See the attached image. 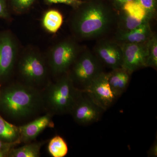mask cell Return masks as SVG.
I'll list each match as a JSON object with an SVG mask.
<instances>
[{
  "label": "cell",
  "mask_w": 157,
  "mask_h": 157,
  "mask_svg": "<svg viewBox=\"0 0 157 157\" xmlns=\"http://www.w3.org/2000/svg\"><path fill=\"white\" fill-rule=\"evenodd\" d=\"M117 14L101 4L92 3L81 7L70 21L74 36L82 40L101 38L117 24Z\"/></svg>",
  "instance_id": "1"
},
{
  "label": "cell",
  "mask_w": 157,
  "mask_h": 157,
  "mask_svg": "<svg viewBox=\"0 0 157 157\" xmlns=\"http://www.w3.org/2000/svg\"><path fill=\"white\" fill-rule=\"evenodd\" d=\"M0 101L3 109L14 121L31 117L44 108L41 90L22 82L14 83L6 88Z\"/></svg>",
  "instance_id": "2"
},
{
  "label": "cell",
  "mask_w": 157,
  "mask_h": 157,
  "mask_svg": "<svg viewBox=\"0 0 157 157\" xmlns=\"http://www.w3.org/2000/svg\"><path fill=\"white\" fill-rule=\"evenodd\" d=\"M43 93L44 108L52 114L70 113L83 92L75 87L67 73L57 81L48 83Z\"/></svg>",
  "instance_id": "3"
},
{
  "label": "cell",
  "mask_w": 157,
  "mask_h": 157,
  "mask_svg": "<svg viewBox=\"0 0 157 157\" xmlns=\"http://www.w3.org/2000/svg\"><path fill=\"white\" fill-rule=\"evenodd\" d=\"M48 66L47 62L38 52L31 51L25 53L17 66L22 83L39 89L46 81Z\"/></svg>",
  "instance_id": "4"
},
{
  "label": "cell",
  "mask_w": 157,
  "mask_h": 157,
  "mask_svg": "<svg viewBox=\"0 0 157 157\" xmlns=\"http://www.w3.org/2000/svg\"><path fill=\"white\" fill-rule=\"evenodd\" d=\"M81 52L76 42L67 39L55 45L48 54V67L55 76L67 73Z\"/></svg>",
  "instance_id": "5"
},
{
  "label": "cell",
  "mask_w": 157,
  "mask_h": 157,
  "mask_svg": "<svg viewBox=\"0 0 157 157\" xmlns=\"http://www.w3.org/2000/svg\"><path fill=\"white\" fill-rule=\"evenodd\" d=\"M72 66L69 75L74 83L81 85L83 88L103 72L101 61L89 49L80 52Z\"/></svg>",
  "instance_id": "6"
},
{
  "label": "cell",
  "mask_w": 157,
  "mask_h": 157,
  "mask_svg": "<svg viewBox=\"0 0 157 157\" xmlns=\"http://www.w3.org/2000/svg\"><path fill=\"white\" fill-rule=\"evenodd\" d=\"M82 90L103 110H107L117 98L108 82V74L104 72Z\"/></svg>",
  "instance_id": "7"
},
{
  "label": "cell",
  "mask_w": 157,
  "mask_h": 157,
  "mask_svg": "<svg viewBox=\"0 0 157 157\" xmlns=\"http://www.w3.org/2000/svg\"><path fill=\"white\" fill-rule=\"evenodd\" d=\"M147 41L139 44H120L123 52L122 68L132 74L138 69L146 67Z\"/></svg>",
  "instance_id": "8"
},
{
  "label": "cell",
  "mask_w": 157,
  "mask_h": 157,
  "mask_svg": "<svg viewBox=\"0 0 157 157\" xmlns=\"http://www.w3.org/2000/svg\"><path fill=\"white\" fill-rule=\"evenodd\" d=\"M95 55L99 60L113 70L122 68L123 52L120 44L114 40H100L95 46Z\"/></svg>",
  "instance_id": "9"
},
{
  "label": "cell",
  "mask_w": 157,
  "mask_h": 157,
  "mask_svg": "<svg viewBox=\"0 0 157 157\" xmlns=\"http://www.w3.org/2000/svg\"><path fill=\"white\" fill-rule=\"evenodd\" d=\"M17 43L11 34L0 35V78L11 74L17 60Z\"/></svg>",
  "instance_id": "10"
},
{
  "label": "cell",
  "mask_w": 157,
  "mask_h": 157,
  "mask_svg": "<svg viewBox=\"0 0 157 157\" xmlns=\"http://www.w3.org/2000/svg\"><path fill=\"white\" fill-rule=\"evenodd\" d=\"M101 109L87 95L81 96L74 105L70 114L77 124L86 125L96 122L101 117Z\"/></svg>",
  "instance_id": "11"
},
{
  "label": "cell",
  "mask_w": 157,
  "mask_h": 157,
  "mask_svg": "<svg viewBox=\"0 0 157 157\" xmlns=\"http://www.w3.org/2000/svg\"><path fill=\"white\" fill-rule=\"evenodd\" d=\"M52 114L47 113L29 123L18 127L19 137L17 144L28 143L35 140L38 135L48 128H53Z\"/></svg>",
  "instance_id": "12"
},
{
  "label": "cell",
  "mask_w": 157,
  "mask_h": 157,
  "mask_svg": "<svg viewBox=\"0 0 157 157\" xmlns=\"http://www.w3.org/2000/svg\"><path fill=\"white\" fill-rule=\"evenodd\" d=\"M153 34L149 21H146L131 30L117 31L114 41L120 44L143 43L147 42Z\"/></svg>",
  "instance_id": "13"
},
{
  "label": "cell",
  "mask_w": 157,
  "mask_h": 157,
  "mask_svg": "<svg viewBox=\"0 0 157 157\" xmlns=\"http://www.w3.org/2000/svg\"><path fill=\"white\" fill-rule=\"evenodd\" d=\"M107 74L110 87L117 98L126 90L131 74L124 68H121L113 70Z\"/></svg>",
  "instance_id": "14"
},
{
  "label": "cell",
  "mask_w": 157,
  "mask_h": 157,
  "mask_svg": "<svg viewBox=\"0 0 157 157\" xmlns=\"http://www.w3.org/2000/svg\"><path fill=\"white\" fill-rule=\"evenodd\" d=\"M63 21V15L59 11L52 9L46 11L42 18L43 27L49 33H55L59 29Z\"/></svg>",
  "instance_id": "15"
},
{
  "label": "cell",
  "mask_w": 157,
  "mask_h": 157,
  "mask_svg": "<svg viewBox=\"0 0 157 157\" xmlns=\"http://www.w3.org/2000/svg\"><path fill=\"white\" fill-rule=\"evenodd\" d=\"M45 143L43 141L25 143L23 146L11 150L9 155L11 157H39L41 147Z\"/></svg>",
  "instance_id": "16"
},
{
  "label": "cell",
  "mask_w": 157,
  "mask_h": 157,
  "mask_svg": "<svg viewBox=\"0 0 157 157\" xmlns=\"http://www.w3.org/2000/svg\"><path fill=\"white\" fill-rule=\"evenodd\" d=\"M19 137L18 127L5 120L0 115V139L7 143H17Z\"/></svg>",
  "instance_id": "17"
},
{
  "label": "cell",
  "mask_w": 157,
  "mask_h": 157,
  "mask_svg": "<svg viewBox=\"0 0 157 157\" xmlns=\"http://www.w3.org/2000/svg\"><path fill=\"white\" fill-rule=\"evenodd\" d=\"M122 11L131 17L136 19L149 21L147 14L143 6L136 0L130 1L124 4L121 8Z\"/></svg>",
  "instance_id": "18"
},
{
  "label": "cell",
  "mask_w": 157,
  "mask_h": 157,
  "mask_svg": "<svg viewBox=\"0 0 157 157\" xmlns=\"http://www.w3.org/2000/svg\"><path fill=\"white\" fill-rule=\"evenodd\" d=\"M146 21L140 20L131 17L122 11L117 14V31L125 32L131 30L140 26L144 22Z\"/></svg>",
  "instance_id": "19"
},
{
  "label": "cell",
  "mask_w": 157,
  "mask_h": 157,
  "mask_svg": "<svg viewBox=\"0 0 157 157\" xmlns=\"http://www.w3.org/2000/svg\"><path fill=\"white\" fill-rule=\"evenodd\" d=\"M48 151L53 157H63L68 152L67 144L63 138L56 136L51 139L48 144Z\"/></svg>",
  "instance_id": "20"
},
{
  "label": "cell",
  "mask_w": 157,
  "mask_h": 157,
  "mask_svg": "<svg viewBox=\"0 0 157 157\" xmlns=\"http://www.w3.org/2000/svg\"><path fill=\"white\" fill-rule=\"evenodd\" d=\"M147 56L146 67L157 68V37L153 34L147 42Z\"/></svg>",
  "instance_id": "21"
},
{
  "label": "cell",
  "mask_w": 157,
  "mask_h": 157,
  "mask_svg": "<svg viewBox=\"0 0 157 157\" xmlns=\"http://www.w3.org/2000/svg\"><path fill=\"white\" fill-rule=\"evenodd\" d=\"M140 3L144 9L147 14V17L150 20L155 15L156 4L155 0H136Z\"/></svg>",
  "instance_id": "22"
},
{
  "label": "cell",
  "mask_w": 157,
  "mask_h": 157,
  "mask_svg": "<svg viewBox=\"0 0 157 157\" xmlns=\"http://www.w3.org/2000/svg\"><path fill=\"white\" fill-rule=\"evenodd\" d=\"M12 5L17 11H22L28 9L36 0H11Z\"/></svg>",
  "instance_id": "23"
},
{
  "label": "cell",
  "mask_w": 157,
  "mask_h": 157,
  "mask_svg": "<svg viewBox=\"0 0 157 157\" xmlns=\"http://www.w3.org/2000/svg\"><path fill=\"white\" fill-rule=\"evenodd\" d=\"M51 4H64L74 7H78L83 4V2L80 0H46Z\"/></svg>",
  "instance_id": "24"
},
{
  "label": "cell",
  "mask_w": 157,
  "mask_h": 157,
  "mask_svg": "<svg viewBox=\"0 0 157 157\" xmlns=\"http://www.w3.org/2000/svg\"><path fill=\"white\" fill-rule=\"evenodd\" d=\"M8 14L4 0H0V17H6Z\"/></svg>",
  "instance_id": "25"
},
{
  "label": "cell",
  "mask_w": 157,
  "mask_h": 157,
  "mask_svg": "<svg viewBox=\"0 0 157 157\" xmlns=\"http://www.w3.org/2000/svg\"><path fill=\"white\" fill-rule=\"evenodd\" d=\"M149 157H156L157 156V140L152 145L151 147L147 152Z\"/></svg>",
  "instance_id": "26"
},
{
  "label": "cell",
  "mask_w": 157,
  "mask_h": 157,
  "mask_svg": "<svg viewBox=\"0 0 157 157\" xmlns=\"http://www.w3.org/2000/svg\"><path fill=\"white\" fill-rule=\"evenodd\" d=\"M17 144L15 143H4L3 141L0 139V150L6 151L8 150L9 148H11L12 146H14Z\"/></svg>",
  "instance_id": "27"
},
{
  "label": "cell",
  "mask_w": 157,
  "mask_h": 157,
  "mask_svg": "<svg viewBox=\"0 0 157 157\" xmlns=\"http://www.w3.org/2000/svg\"><path fill=\"white\" fill-rule=\"evenodd\" d=\"M132 1H133V0H118L116 3L119 4V5H120L121 6V9L123 5L124 4L127 2Z\"/></svg>",
  "instance_id": "28"
},
{
  "label": "cell",
  "mask_w": 157,
  "mask_h": 157,
  "mask_svg": "<svg viewBox=\"0 0 157 157\" xmlns=\"http://www.w3.org/2000/svg\"><path fill=\"white\" fill-rule=\"evenodd\" d=\"M4 152H5V151L0 150V157L4 156V155H5Z\"/></svg>",
  "instance_id": "29"
},
{
  "label": "cell",
  "mask_w": 157,
  "mask_h": 157,
  "mask_svg": "<svg viewBox=\"0 0 157 157\" xmlns=\"http://www.w3.org/2000/svg\"><path fill=\"white\" fill-rule=\"evenodd\" d=\"M114 1H115L116 2H117V1H118V0H114Z\"/></svg>",
  "instance_id": "30"
}]
</instances>
